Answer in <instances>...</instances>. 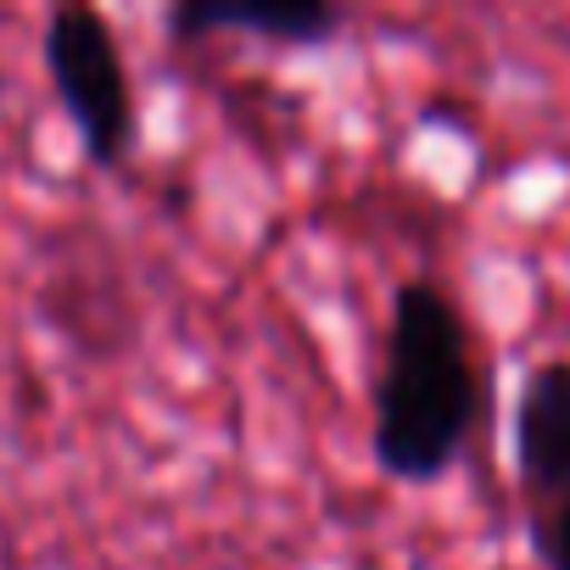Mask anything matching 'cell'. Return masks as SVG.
Returning a JSON list of instances; mask_svg holds the SVG:
<instances>
[{
    "mask_svg": "<svg viewBox=\"0 0 570 570\" xmlns=\"http://www.w3.org/2000/svg\"><path fill=\"white\" fill-rule=\"evenodd\" d=\"M487 409V375L470 320L436 279H403L392 292L386 353L375 381L370 459L397 487H436L459 470Z\"/></svg>",
    "mask_w": 570,
    "mask_h": 570,
    "instance_id": "6da1fadb",
    "label": "cell"
},
{
    "mask_svg": "<svg viewBox=\"0 0 570 570\" xmlns=\"http://www.w3.org/2000/svg\"><path fill=\"white\" fill-rule=\"evenodd\" d=\"M40 62H46L51 96H57L62 118L73 124L90 168L118 174L140 146V107H135V79H129L118 29L96 7L68 0V7H57L46 18Z\"/></svg>",
    "mask_w": 570,
    "mask_h": 570,
    "instance_id": "7a4b0ae2",
    "label": "cell"
},
{
    "mask_svg": "<svg viewBox=\"0 0 570 570\" xmlns=\"http://www.w3.org/2000/svg\"><path fill=\"white\" fill-rule=\"evenodd\" d=\"M168 46H202L213 35H246L285 51H325L347 35L336 0H179L163 12Z\"/></svg>",
    "mask_w": 570,
    "mask_h": 570,
    "instance_id": "3957f363",
    "label": "cell"
},
{
    "mask_svg": "<svg viewBox=\"0 0 570 570\" xmlns=\"http://www.w3.org/2000/svg\"><path fill=\"white\" fill-rule=\"evenodd\" d=\"M509 453L525 509L570 498V358H542L525 370L509 420Z\"/></svg>",
    "mask_w": 570,
    "mask_h": 570,
    "instance_id": "277c9868",
    "label": "cell"
},
{
    "mask_svg": "<svg viewBox=\"0 0 570 570\" xmlns=\"http://www.w3.org/2000/svg\"><path fill=\"white\" fill-rule=\"evenodd\" d=\"M531 520V553L542 570H570V498L548 503V509H525Z\"/></svg>",
    "mask_w": 570,
    "mask_h": 570,
    "instance_id": "5b68a950",
    "label": "cell"
}]
</instances>
